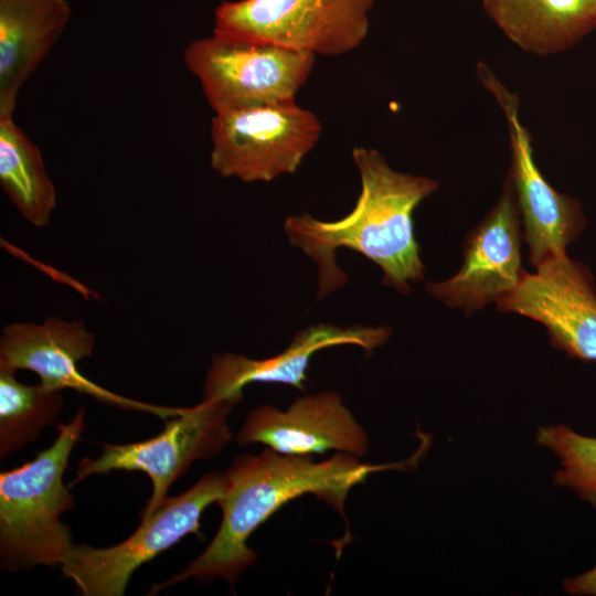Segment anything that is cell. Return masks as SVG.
Instances as JSON below:
<instances>
[{
  "label": "cell",
  "instance_id": "obj_1",
  "mask_svg": "<svg viewBox=\"0 0 596 596\" xmlns=\"http://www.w3.org/2000/svg\"><path fill=\"white\" fill-rule=\"evenodd\" d=\"M352 158L361 179V192L352 211L331 222L308 213L288 216L284 224L286 236L316 263L319 300L348 281L336 264V251L340 247L372 260L382 270L383 285L407 295L412 284L425 279L414 233V212L439 188V182L394 170L372 148L355 147Z\"/></svg>",
  "mask_w": 596,
  "mask_h": 596
},
{
  "label": "cell",
  "instance_id": "obj_2",
  "mask_svg": "<svg viewBox=\"0 0 596 596\" xmlns=\"http://www.w3.org/2000/svg\"><path fill=\"white\" fill-rule=\"evenodd\" d=\"M413 461L371 465L345 453L315 461L312 456L283 455L270 448L258 455L236 456L225 471L228 488L217 502L223 517L213 540L184 571L153 585L150 594L189 578L210 584L219 577L233 589L240 575L257 560L247 545L248 538L285 503L310 493L344 517L349 491L368 475L404 469Z\"/></svg>",
  "mask_w": 596,
  "mask_h": 596
},
{
  "label": "cell",
  "instance_id": "obj_3",
  "mask_svg": "<svg viewBox=\"0 0 596 596\" xmlns=\"http://www.w3.org/2000/svg\"><path fill=\"white\" fill-rule=\"evenodd\" d=\"M81 406L67 424L56 425L53 444L34 459L0 473V567L4 572L62 565L74 544L63 513L75 498L63 482L73 447L85 428Z\"/></svg>",
  "mask_w": 596,
  "mask_h": 596
},
{
  "label": "cell",
  "instance_id": "obj_4",
  "mask_svg": "<svg viewBox=\"0 0 596 596\" xmlns=\"http://www.w3.org/2000/svg\"><path fill=\"white\" fill-rule=\"evenodd\" d=\"M183 60L215 114L296 100L312 72L316 55L212 34L191 42Z\"/></svg>",
  "mask_w": 596,
  "mask_h": 596
},
{
  "label": "cell",
  "instance_id": "obj_5",
  "mask_svg": "<svg viewBox=\"0 0 596 596\" xmlns=\"http://www.w3.org/2000/svg\"><path fill=\"white\" fill-rule=\"evenodd\" d=\"M375 0H237L214 12L213 34L273 43L317 55L359 47L370 30Z\"/></svg>",
  "mask_w": 596,
  "mask_h": 596
},
{
  "label": "cell",
  "instance_id": "obj_6",
  "mask_svg": "<svg viewBox=\"0 0 596 596\" xmlns=\"http://www.w3.org/2000/svg\"><path fill=\"white\" fill-rule=\"evenodd\" d=\"M321 131L315 113L296 100L215 113L211 167L223 178L269 182L296 172Z\"/></svg>",
  "mask_w": 596,
  "mask_h": 596
},
{
  "label": "cell",
  "instance_id": "obj_7",
  "mask_svg": "<svg viewBox=\"0 0 596 596\" xmlns=\"http://www.w3.org/2000/svg\"><path fill=\"white\" fill-rule=\"evenodd\" d=\"M224 472L204 475L190 489L168 497L126 540L109 547L74 545L62 573L85 596H123L134 572L188 534H200L203 511L225 496Z\"/></svg>",
  "mask_w": 596,
  "mask_h": 596
},
{
  "label": "cell",
  "instance_id": "obj_8",
  "mask_svg": "<svg viewBox=\"0 0 596 596\" xmlns=\"http://www.w3.org/2000/svg\"><path fill=\"white\" fill-rule=\"evenodd\" d=\"M240 402L204 397L195 406L167 421L157 436L130 444H102L97 458H83L72 485L113 470L142 471L152 482V493L141 512L151 515L168 498L170 486L196 460H207L233 440L227 418Z\"/></svg>",
  "mask_w": 596,
  "mask_h": 596
},
{
  "label": "cell",
  "instance_id": "obj_9",
  "mask_svg": "<svg viewBox=\"0 0 596 596\" xmlns=\"http://www.w3.org/2000/svg\"><path fill=\"white\" fill-rule=\"evenodd\" d=\"M476 70L505 117L510 147L507 174L515 192L528 260L534 269L550 258L566 255L586 230L587 217L582 202L553 188L538 168L531 135L520 119L518 95L483 62H478Z\"/></svg>",
  "mask_w": 596,
  "mask_h": 596
},
{
  "label": "cell",
  "instance_id": "obj_10",
  "mask_svg": "<svg viewBox=\"0 0 596 596\" xmlns=\"http://www.w3.org/2000/svg\"><path fill=\"white\" fill-rule=\"evenodd\" d=\"M523 230L508 177L489 212L466 234L462 262L450 277L427 281L426 291L450 309L471 316L494 304L520 283Z\"/></svg>",
  "mask_w": 596,
  "mask_h": 596
},
{
  "label": "cell",
  "instance_id": "obj_11",
  "mask_svg": "<svg viewBox=\"0 0 596 596\" xmlns=\"http://www.w3.org/2000/svg\"><path fill=\"white\" fill-rule=\"evenodd\" d=\"M496 307L540 323L550 343L570 358L596 362V281L583 262L566 254L525 270Z\"/></svg>",
  "mask_w": 596,
  "mask_h": 596
},
{
  "label": "cell",
  "instance_id": "obj_12",
  "mask_svg": "<svg viewBox=\"0 0 596 596\" xmlns=\"http://www.w3.org/2000/svg\"><path fill=\"white\" fill-rule=\"evenodd\" d=\"M94 347L95 336L82 320L66 321L50 316L42 323H11L2 329L0 366L29 370L47 387L70 389L100 403L149 413L164 421L184 412L185 407L153 405L118 395L86 379L77 364L93 354Z\"/></svg>",
  "mask_w": 596,
  "mask_h": 596
},
{
  "label": "cell",
  "instance_id": "obj_13",
  "mask_svg": "<svg viewBox=\"0 0 596 596\" xmlns=\"http://www.w3.org/2000/svg\"><path fill=\"white\" fill-rule=\"evenodd\" d=\"M236 441L263 444L292 456L345 453L358 458L369 451L366 432L337 392L326 391L297 398L286 411L264 404L252 409Z\"/></svg>",
  "mask_w": 596,
  "mask_h": 596
},
{
  "label": "cell",
  "instance_id": "obj_14",
  "mask_svg": "<svg viewBox=\"0 0 596 596\" xmlns=\"http://www.w3.org/2000/svg\"><path fill=\"white\" fill-rule=\"evenodd\" d=\"M389 326H310L298 332L281 353L263 360L226 352L215 353L204 382V397H226L238 402L243 389L255 382L278 383L305 391L307 369L316 352L333 345L354 344L368 352L383 345L391 336Z\"/></svg>",
  "mask_w": 596,
  "mask_h": 596
},
{
  "label": "cell",
  "instance_id": "obj_15",
  "mask_svg": "<svg viewBox=\"0 0 596 596\" xmlns=\"http://www.w3.org/2000/svg\"><path fill=\"white\" fill-rule=\"evenodd\" d=\"M70 18L67 0H0V118L13 117L22 87Z\"/></svg>",
  "mask_w": 596,
  "mask_h": 596
},
{
  "label": "cell",
  "instance_id": "obj_16",
  "mask_svg": "<svg viewBox=\"0 0 596 596\" xmlns=\"http://www.w3.org/2000/svg\"><path fill=\"white\" fill-rule=\"evenodd\" d=\"M487 14L521 50L567 51L596 29V0H482Z\"/></svg>",
  "mask_w": 596,
  "mask_h": 596
},
{
  "label": "cell",
  "instance_id": "obj_17",
  "mask_svg": "<svg viewBox=\"0 0 596 596\" xmlns=\"http://www.w3.org/2000/svg\"><path fill=\"white\" fill-rule=\"evenodd\" d=\"M0 184L26 222L36 227L50 223L57 202L55 187L39 147L13 117L0 118Z\"/></svg>",
  "mask_w": 596,
  "mask_h": 596
},
{
  "label": "cell",
  "instance_id": "obj_18",
  "mask_svg": "<svg viewBox=\"0 0 596 596\" xmlns=\"http://www.w3.org/2000/svg\"><path fill=\"white\" fill-rule=\"evenodd\" d=\"M15 372L0 366V458L34 443L55 424L65 402L64 390L20 383Z\"/></svg>",
  "mask_w": 596,
  "mask_h": 596
},
{
  "label": "cell",
  "instance_id": "obj_19",
  "mask_svg": "<svg viewBox=\"0 0 596 596\" xmlns=\"http://www.w3.org/2000/svg\"><path fill=\"white\" fill-rule=\"evenodd\" d=\"M536 441L560 459L555 486L572 490L581 500L596 508V438L582 435L566 425H551L538 429Z\"/></svg>",
  "mask_w": 596,
  "mask_h": 596
},
{
  "label": "cell",
  "instance_id": "obj_20",
  "mask_svg": "<svg viewBox=\"0 0 596 596\" xmlns=\"http://www.w3.org/2000/svg\"><path fill=\"white\" fill-rule=\"evenodd\" d=\"M567 594L577 596H596V566L592 570L564 581Z\"/></svg>",
  "mask_w": 596,
  "mask_h": 596
}]
</instances>
